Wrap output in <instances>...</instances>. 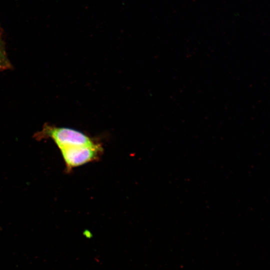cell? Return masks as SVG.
Here are the masks:
<instances>
[{"mask_svg": "<svg viewBox=\"0 0 270 270\" xmlns=\"http://www.w3.org/2000/svg\"><path fill=\"white\" fill-rule=\"evenodd\" d=\"M34 138L38 140L52 139L59 149L74 146H92L98 142L82 132L68 128L57 127L46 124Z\"/></svg>", "mask_w": 270, "mask_h": 270, "instance_id": "cell-1", "label": "cell"}, {"mask_svg": "<svg viewBox=\"0 0 270 270\" xmlns=\"http://www.w3.org/2000/svg\"><path fill=\"white\" fill-rule=\"evenodd\" d=\"M59 150L68 172L74 168L97 160L103 150L99 143L92 146H70Z\"/></svg>", "mask_w": 270, "mask_h": 270, "instance_id": "cell-2", "label": "cell"}, {"mask_svg": "<svg viewBox=\"0 0 270 270\" xmlns=\"http://www.w3.org/2000/svg\"><path fill=\"white\" fill-rule=\"evenodd\" d=\"M10 64L0 39V72L10 68Z\"/></svg>", "mask_w": 270, "mask_h": 270, "instance_id": "cell-3", "label": "cell"}]
</instances>
